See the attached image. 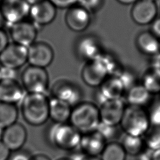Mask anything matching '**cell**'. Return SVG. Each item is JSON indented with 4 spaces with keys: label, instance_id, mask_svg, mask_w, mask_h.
Masks as SVG:
<instances>
[{
    "label": "cell",
    "instance_id": "1",
    "mask_svg": "<svg viewBox=\"0 0 160 160\" xmlns=\"http://www.w3.org/2000/svg\"><path fill=\"white\" fill-rule=\"evenodd\" d=\"M119 61L112 54L103 52L88 61L81 71V78L90 87H99L109 76H118L122 71Z\"/></svg>",
    "mask_w": 160,
    "mask_h": 160
},
{
    "label": "cell",
    "instance_id": "2",
    "mask_svg": "<svg viewBox=\"0 0 160 160\" xmlns=\"http://www.w3.org/2000/svg\"><path fill=\"white\" fill-rule=\"evenodd\" d=\"M49 101L45 94L26 92L21 105L24 121L33 126L44 124L49 119Z\"/></svg>",
    "mask_w": 160,
    "mask_h": 160
},
{
    "label": "cell",
    "instance_id": "3",
    "mask_svg": "<svg viewBox=\"0 0 160 160\" xmlns=\"http://www.w3.org/2000/svg\"><path fill=\"white\" fill-rule=\"evenodd\" d=\"M69 121L81 134L94 132L101 122L99 107L91 102L81 101L72 107Z\"/></svg>",
    "mask_w": 160,
    "mask_h": 160
},
{
    "label": "cell",
    "instance_id": "4",
    "mask_svg": "<svg viewBox=\"0 0 160 160\" xmlns=\"http://www.w3.org/2000/svg\"><path fill=\"white\" fill-rule=\"evenodd\" d=\"M82 134L70 123H54L48 132L49 141L56 148L71 151L79 148Z\"/></svg>",
    "mask_w": 160,
    "mask_h": 160
},
{
    "label": "cell",
    "instance_id": "5",
    "mask_svg": "<svg viewBox=\"0 0 160 160\" xmlns=\"http://www.w3.org/2000/svg\"><path fill=\"white\" fill-rule=\"evenodd\" d=\"M150 122L148 112L143 108L126 106L120 122V127L125 134L141 137L149 129Z\"/></svg>",
    "mask_w": 160,
    "mask_h": 160
},
{
    "label": "cell",
    "instance_id": "6",
    "mask_svg": "<svg viewBox=\"0 0 160 160\" xmlns=\"http://www.w3.org/2000/svg\"><path fill=\"white\" fill-rule=\"evenodd\" d=\"M21 82L27 92L46 94L49 85V75L45 68L29 65L22 72Z\"/></svg>",
    "mask_w": 160,
    "mask_h": 160
},
{
    "label": "cell",
    "instance_id": "7",
    "mask_svg": "<svg viewBox=\"0 0 160 160\" xmlns=\"http://www.w3.org/2000/svg\"><path fill=\"white\" fill-rule=\"evenodd\" d=\"M31 5L26 0H1L0 11L6 24L11 26L24 20L29 14Z\"/></svg>",
    "mask_w": 160,
    "mask_h": 160
},
{
    "label": "cell",
    "instance_id": "8",
    "mask_svg": "<svg viewBox=\"0 0 160 160\" xmlns=\"http://www.w3.org/2000/svg\"><path fill=\"white\" fill-rule=\"evenodd\" d=\"M51 93L52 98L64 101L71 107L81 102L82 98L80 88L68 80L57 81L52 87Z\"/></svg>",
    "mask_w": 160,
    "mask_h": 160
},
{
    "label": "cell",
    "instance_id": "9",
    "mask_svg": "<svg viewBox=\"0 0 160 160\" xmlns=\"http://www.w3.org/2000/svg\"><path fill=\"white\" fill-rule=\"evenodd\" d=\"M9 34L13 42L28 48L35 42L37 26L32 21L24 19L10 26Z\"/></svg>",
    "mask_w": 160,
    "mask_h": 160
},
{
    "label": "cell",
    "instance_id": "10",
    "mask_svg": "<svg viewBox=\"0 0 160 160\" xmlns=\"http://www.w3.org/2000/svg\"><path fill=\"white\" fill-rule=\"evenodd\" d=\"M52 48L44 41H35L28 48V62L29 65L46 68L54 59Z\"/></svg>",
    "mask_w": 160,
    "mask_h": 160
},
{
    "label": "cell",
    "instance_id": "11",
    "mask_svg": "<svg viewBox=\"0 0 160 160\" xmlns=\"http://www.w3.org/2000/svg\"><path fill=\"white\" fill-rule=\"evenodd\" d=\"M26 62H28V48L14 42L9 43L0 54L1 67L18 69Z\"/></svg>",
    "mask_w": 160,
    "mask_h": 160
},
{
    "label": "cell",
    "instance_id": "12",
    "mask_svg": "<svg viewBox=\"0 0 160 160\" xmlns=\"http://www.w3.org/2000/svg\"><path fill=\"white\" fill-rule=\"evenodd\" d=\"M125 91L124 86L118 76H109L98 87L96 99L101 106L108 100L121 99Z\"/></svg>",
    "mask_w": 160,
    "mask_h": 160
},
{
    "label": "cell",
    "instance_id": "13",
    "mask_svg": "<svg viewBox=\"0 0 160 160\" xmlns=\"http://www.w3.org/2000/svg\"><path fill=\"white\" fill-rule=\"evenodd\" d=\"M125 108L122 98L106 101L99 108L101 122L111 126H119Z\"/></svg>",
    "mask_w": 160,
    "mask_h": 160
},
{
    "label": "cell",
    "instance_id": "14",
    "mask_svg": "<svg viewBox=\"0 0 160 160\" xmlns=\"http://www.w3.org/2000/svg\"><path fill=\"white\" fill-rule=\"evenodd\" d=\"M76 52L78 58L86 62L93 60L102 53L99 39L94 35H86L80 38L76 44Z\"/></svg>",
    "mask_w": 160,
    "mask_h": 160
},
{
    "label": "cell",
    "instance_id": "15",
    "mask_svg": "<svg viewBox=\"0 0 160 160\" xmlns=\"http://www.w3.org/2000/svg\"><path fill=\"white\" fill-rule=\"evenodd\" d=\"M158 8L155 2L138 0L131 9V16L132 21L140 26L151 24L157 18Z\"/></svg>",
    "mask_w": 160,
    "mask_h": 160
},
{
    "label": "cell",
    "instance_id": "16",
    "mask_svg": "<svg viewBox=\"0 0 160 160\" xmlns=\"http://www.w3.org/2000/svg\"><path fill=\"white\" fill-rule=\"evenodd\" d=\"M91 21L90 12L78 4L69 8L65 15L67 26L74 32L84 31L89 27Z\"/></svg>",
    "mask_w": 160,
    "mask_h": 160
},
{
    "label": "cell",
    "instance_id": "17",
    "mask_svg": "<svg viewBox=\"0 0 160 160\" xmlns=\"http://www.w3.org/2000/svg\"><path fill=\"white\" fill-rule=\"evenodd\" d=\"M27 136V130L24 126L16 122L4 129L1 141L12 152L21 149Z\"/></svg>",
    "mask_w": 160,
    "mask_h": 160
},
{
    "label": "cell",
    "instance_id": "18",
    "mask_svg": "<svg viewBox=\"0 0 160 160\" xmlns=\"http://www.w3.org/2000/svg\"><path fill=\"white\" fill-rule=\"evenodd\" d=\"M29 14L36 26H46L54 20L56 8L49 0H42L31 5Z\"/></svg>",
    "mask_w": 160,
    "mask_h": 160
},
{
    "label": "cell",
    "instance_id": "19",
    "mask_svg": "<svg viewBox=\"0 0 160 160\" xmlns=\"http://www.w3.org/2000/svg\"><path fill=\"white\" fill-rule=\"evenodd\" d=\"M25 90L16 79H1L0 81V102L16 104L25 96Z\"/></svg>",
    "mask_w": 160,
    "mask_h": 160
},
{
    "label": "cell",
    "instance_id": "20",
    "mask_svg": "<svg viewBox=\"0 0 160 160\" xmlns=\"http://www.w3.org/2000/svg\"><path fill=\"white\" fill-rule=\"evenodd\" d=\"M106 141L96 131L82 134L79 148L87 156L98 157L102 153Z\"/></svg>",
    "mask_w": 160,
    "mask_h": 160
},
{
    "label": "cell",
    "instance_id": "21",
    "mask_svg": "<svg viewBox=\"0 0 160 160\" xmlns=\"http://www.w3.org/2000/svg\"><path fill=\"white\" fill-rule=\"evenodd\" d=\"M72 108L66 102L52 97L49 101V118L54 123H66L69 121Z\"/></svg>",
    "mask_w": 160,
    "mask_h": 160
},
{
    "label": "cell",
    "instance_id": "22",
    "mask_svg": "<svg viewBox=\"0 0 160 160\" xmlns=\"http://www.w3.org/2000/svg\"><path fill=\"white\" fill-rule=\"evenodd\" d=\"M136 46L141 53L152 56L160 51V41L151 31H142L136 38Z\"/></svg>",
    "mask_w": 160,
    "mask_h": 160
},
{
    "label": "cell",
    "instance_id": "23",
    "mask_svg": "<svg viewBox=\"0 0 160 160\" xmlns=\"http://www.w3.org/2000/svg\"><path fill=\"white\" fill-rule=\"evenodd\" d=\"M126 92V100L128 106L143 108L151 99L152 95L141 84H136Z\"/></svg>",
    "mask_w": 160,
    "mask_h": 160
},
{
    "label": "cell",
    "instance_id": "24",
    "mask_svg": "<svg viewBox=\"0 0 160 160\" xmlns=\"http://www.w3.org/2000/svg\"><path fill=\"white\" fill-rule=\"evenodd\" d=\"M141 84L151 95L160 93V69L149 67L142 75Z\"/></svg>",
    "mask_w": 160,
    "mask_h": 160
},
{
    "label": "cell",
    "instance_id": "25",
    "mask_svg": "<svg viewBox=\"0 0 160 160\" xmlns=\"http://www.w3.org/2000/svg\"><path fill=\"white\" fill-rule=\"evenodd\" d=\"M18 109L16 104L0 102V128L5 129L17 122Z\"/></svg>",
    "mask_w": 160,
    "mask_h": 160
},
{
    "label": "cell",
    "instance_id": "26",
    "mask_svg": "<svg viewBox=\"0 0 160 160\" xmlns=\"http://www.w3.org/2000/svg\"><path fill=\"white\" fill-rule=\"evenodd\" d=\"M126 154L136 156L144 148V142L141 137L125 134L120 142Z\"/></svg>",
    "mask_w": 160,
    "mask_h": 160
},
{
    "label": "cell",
    "instance_id": "27",
    "mask_svg": "<svg viewBox=\"0 0 160 160\" xmlns=\"http://www.w3.org/2000/svg\"><path fill=\"white\" fill-rule=\"evenodd\" d=\"M100 156L101 160H126V153L120 142L112 141L107 142Z\"/></svg>",
    "mask_w": 160,
    "mask_h": 160
},
{
    "label": "cell",
    "instance_id": "28",
    "mask_svg": "<svg viewBox=\"0 0 160 160\" xmlns=\"http://www.w3.org/2000/svg\"><path fill=\"white\" fill-rule=\"evenodd\" d=\"M145 146L153 151L160 149V126H152L144 134Z\"/></svg>",
    "mask_w": 160,
    "mask_h": 160
},
{
    "label": "cell",
    "instance_id": "29",
    "mask_svg": "<svg viewBox=\"0 0 160 160\" xmlns=\"http://www.w3.org/2000/svg\"><path fill=\"white\" fill-rule=\"evenodd\" d=\"M96 131L102 136L106 142L108 141H109L108 142L115 141L114 140L118 138L120 134L119 126H111L101 122Z\"/></svg>",
    "mask_w": 160,
    "mask_h": 160
},
{
    "label": "cell",
    "instance_id": "30",
    "mask_svg": "<svg viewBox=\"0 0 160 160\" xmlns=\"http://www.w3.org/2000/svg\"><path fill=\"white\" fill-rule=\"evenodd\" d=\"M117 76L119 78L122 83L126 91L137 84L136 77L133 72L131 70L122 69L121 72Z\"/></svg>",
    "mask_w": 160,
    "mask_h": 160
},
{
    "label": "cell",
    "instance_id": "31",
    "mask_svg": "<svg viewBox=\"0 0 160 160\" xmlns=\"http://www.w3.org/2000/svg\"><path fill=\"white\" fill-rule=\"evenodd\" d=\"M147 112L150 124L152 126H160V99L154 101Z\"/></svg>",
    "mask_w": 160,
    "mask_h": 160
},
{
    "label": "cell",
    "instance_id": "32",
    "mask_svg": "<svg viewBox=\"0 0 160 160\" xmlns=\"http://www.w3.org/2000/svg\"><path fill=\"white\" fill-rule=\"evenodd\" d=\"M102 0H77L78 5L89 11H94L101 6Z\"/></svg>",
    "mask_w": 160,
    "mask_h": 160
},
{
    "label": "cell",
    "instance_id": "33",
    "mask_svg": "<svg viewBox=\"0 0 160 160\" xmlns=\"http://www.w3.org/2000/svg\"><path fill=\"white\" fill-rule=\"evenodd\" d=\"M0 74L1 79H16L17 76V69L1 67Z\"/></svg>",
    "mask_w": 160,
    "mask_h": 160
},
{
    "label": "cell",
    "instance_id": "34",
    "mask_svg": "<svg viewBox=\"0 0 160 160\" xmlns=\"http://www.w3.org/2000/svg\"><path fill=\"white\" fill-rule=\"evenodd\" d=\"M31 156L26 151H22L21 149L12 151L8 158V160H30Z\"/></svg>",
    "mask_w": 160,
    "mask_h": 160
},
{
    "label": "cell",
    "instance_id": "35",
    "mask_svg": "<svg viewBox=\"0 0 160 160\" xmlns=\"http://www.w3.org/2000/svg\"><path fill=\"white\" fill-rule=\"evenodd\" d=\"M56 8H69L77 3V0H49Z\"/></svg>",
    "mask_w": 160,
    "mask_h": 160
},
{
    "label": "cell",
    "instance_id": "36",
    "mask_svg": "<svg viewBox=\"0 0 160 160\" xmlns=\"http://www.w3.org/2000/svg\"><path fill=\"white\" fill-rule=\"evenodd\" d=\"M153 152L148 148H144L142 151L135 156L136 160H152Z\"/></svg>",
    "mask_w": 160,
    "mask_h": 160
},
{
    "label": "cell",
    "instance_id": "37",
    "mask_svg": "<svg viewBox=\"0 0 160 160\" xmlns=\"http://www.w3.org/2000/svg\"><path fill=\"white\" fill-rule=\"evenodd\" d=\"M87 156L79 148L69 151V154L67 157L70 160H84Z\"/></svg>",
    "mask_w": 160,
    "mask_h": 160
},
{
    "label": "cell",
    "instance_id": "38",
    "mask_svg": "<svg viewBox=\"0 0 160 160\" xmlns=\"http://www.w3.org/2000/svg\"><path fill=\"white\" fill-rule=\"evenodd\" d=\"M9 38L3 29H0V54L9 44Z\"/></svg>",
    "mask_w": 160,
    "mask_h": 160
},
{
    "label": "cell",
    "instance_id": "39",
    "mask_svg": "<svg viewBox=\"0 0 160 160\" xmlns=\"http://www.w3.org/2000/svg\"><path fill=\"white\" fill-rule=\"evenodd\" d=\"M150 31L156 38L160 39V18H156L151 23Z\"/></svg>",
    "mask_w": 160,
    "mask_h": 160
},
{
    "label": "cell",
    "instance_id": "40",
    "mask_svg": "<svg viewBox=\"0 0 160 160\" xmlns=\"http://www.w3.org/2000/svg\"><path fill=\"white\" fill-rule=\"evenodd\" d=\"M11 151L0 140V160H8Z\"/></svg>",
    "mask_w": 160,
    "mask_h": 160
},
{
    "label": "cell",
    "instance_id": "41",
    "mask_svg": "<svg viewBox=\"0 0 160 160\" xmlns=\"http://www.w3.org/2000/svg\"><path fill=\"white\" fill-rule=\"evenodd\" d=\"M150 57L151 59L149 61V67L160 69V51Z\"/></svg>",
    "mask_w": 160,
    "mask_h": 160
},
{
    "label": "cell",
    "instance_id": "42",
    "mask_svg": "<svg viewBox=\"0 0 160 160\" xmlns=\"http://www.w3.org/2000/svg\"><path fill=\"white\" fill-rule=\"evenodd\" d=\"M30 160H51L48 156L43 154H37L31 156Z\"/></svg>",
    "mask_w": 160,
    "mask_h": 160
},
{
    "label": "cell",
    "instance_id": "43",
    "mask_svg": "<svg viewBox=\"0 0 160 160\" xmlns=\"http://www.w3.org/2000/svg\"><path fill=\"white\" fill-rule=\"evenodd\" d=\"M116 1L122 4L129 5V4H134L138 0H116Z\"/></svg>",
    "mask_w": 160,
    "mask_h": 160
},
{
    "label": "cell",
    "instance_id": "44",
    "mask_svg": "<svg viewBox=\"0 0 160 160\" xmlns=\"http://www.w3.org/2000/svg\"><path fill=\"white\" fill-rule=\"evenodd\" d=\"M152 160H160V149L153 152Z\"/></svg>",
    "mask_w": 160,
    "mask_h": 160
},
{
    "label": "cell",
    "instance_id": "45",
    "mask_svg": "<svg viewBox=\"0 0 160 160\" xmlns=\"http://www.w3.org/2000/svg\"><path fill=\"white\" fill-rule=\"evenodd\" d=\"M6 24V21L4 19V17L0 11V29H2L4 26Z\"/></svg>",
    "mask_w": 160,
    "mask_h": 160
},
{
    "label": "cell",
    "instance_id": "46",
    "mask_svg": "<svg viewBox=\"0 0 160 160\" xmlns=\"http://www.w3.org/2000/svg\"><path fill=\"white\" fill-rule=\"evenodd\" d=\"M84 160H101L100 158L99 157H94V156H87Z\"/></svg>",
    "mask_w": 160,
    "mask_h": 160
},
{
    "label": "cell",
    "instance_id": "47",
    "mask_svg": "<svg viewBox=\"0 0 160 160\" xmlns=\"http://www.w3.org/2000/svg\"><path fill=\"white\" fill-rule=\"evenodd\" d=\"M30 5H32V4H34V3H36V2H39V1H42V0H26Z\"/></svg>",
    "mask_w": 160,
    "mask_h": 160
},
{
    "label": "cell",
    "instance_id": "48",
    "mask_svg": "<svg viewBox=\"0 0 160 160\" xmlns=\"http://www.w3.org/2000/svg\"><path fill=\"white\" fill-rule=\"evenodd\" d=\"M4 129H2L1 128H0V140H1L2 136V134H3V131H4Z\"/></svg>",
    "mask_w": 160,
    "mask_h": 160
},
{
    "label": "cell",
    "instance_id": "49",
    "mask_svg": "<svg viewBox=\"0 0 160 160\" xmlns=\"http://www.w3.org/2000/svg\"><path fill=\"white\" fill-rule=\"evenodd\" d=\"M57 160H70L69 159H68L67 157L66 158H60V159H58Z\"/></svg>",
    "mask_w": 160,
    "mask_h": 160
},
{
    "label": "cell",
    "instance_id": "50",
    "mask_svg": "<svg viewBox=\"0 0 160 160\" xmlns=\"http://www.w3.org/2000/svg\"><path fill=\"white\" fill-rule=\"evenodd\" d=\"M142 1H151V2H155L156 0H142Z\"/></svg>",
    "mask_w": 160,
    "mask_h": 160
},
{
    "label": "cell",
    "instance_id": "51",
    "mask_svg": "<svg viewBox=\"0 0 160 160\" xmlns=\"http://www.w3.org/2000/svg\"><path fill=\"white\" fill-rule=\"evenodd\" d=\"M1 74H0V81H1Z\"/></svg>",
    "mask_w": 160,
    "mask_h": 160
},
{
    "label": "cell",
    "instance_id": "52",
    "mask_svg": "<svg viewBox=\"0 0 160 160\" xmlns=\"http://www.w3.org/2000/svg\"><path fill=\"white\" fill-rule=\"evenodd\" d=\"M1 1V0H0V1Z\"/></svg>",
    "mask_w": 160,
    "mask_h": 160
}]
</instances>
